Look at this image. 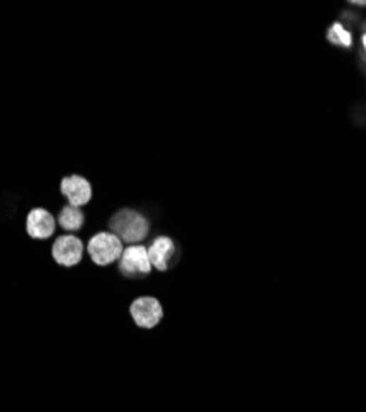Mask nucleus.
I'll list each match as a JSON object with an SVG mask.
<instances>
[{
    "label": "nucleus",
    "instance_id": "f257e3e1",
    "mask_svg": "<svg viewBox=\"0 0 366 412\" xmlns=\"http://www.w3.org/2000/svg\"><path fill=\"white\" fill-rule=\"evenodd\" d=\"M109 228L112 230V235H116L122 242H141L148 235V221L141 213L134 210H122L112 216L109 221Z\"/></svg>",
    "mask_w": 366,
    "mask_h": 412
},
{
    "label": "nucleus",
    "instance_id": "f03ea898",
    "mask_svg": "<svg viewBox=\"0 0 366 412\" xmlns=\"http://www.w3.org/2000/svg\"><path fill=\"white\" fill-rule=\"evenodd\" d=\"M122 241L112 233H98L88 242V252L98 266H107L122 256Z\"/></svg>",
    "mask_w": 366,
    "mask_h": 412
},
{
    "label": "nucleus",
    "instance_id": "7ed1b4c3",
    "mask_svg": "<svg viewBox=\"0 0 366 412\" xmlns=\"http://www.w3.org/2000/svg\"><path fill=\"white\" fill-rule=\"evenodd\" d=\"M119 269L127 277H142L152 271L148 252L141 245H131L122 251Z\"/></svg>",
    "mask_w": 366,
    "mask_h": 412
},
{
    "label": "nucleus",
    "instance_id": "20e7f679",
    "mask_svg": "<svg viewBox=\"0 0 366 412\" xmlns=\"http://www.w3.org/2000/svg\"><path fill=\"white\" fill-rule=\"evenodd\" d=\"M131 315L134 322L142 329H153L162 320L163 310L160 302L153 297H141L132 302Z\"/></svg>",
    "mask_w": 366,
    "mask_h": 412
},
{
    "label": "nucleus",
    "instance_id": "39448f33",
    "mask_svg": "<svg viewBox=\"0 0 366 412\" xmlns=\"http://www.w3.org/2000/svg\"><path fill=\"white\" fill-rule=\"evenodd\" d=\"M84 246L81 240L74 236H61L54 241L53 245V257L58 264L64 267H73L76 266L83 257Z\"/></svg>",
    "mask_w": 366,
    "mask_h": 412
},
{
    "label": "nucleus",
    "instance_id": "423d86ee",
    "mask_svg": "<svg viewBox=\"0 0 366 412\" xmlns=\"http://www.w3.org/2000/svg\"><path fill=\"white\" fill-rule=\"evenodd\" d=\"M59 188H61V193L68 198L69 205L71 206L79 208L91 201V196H93L91 183H89L86 178H83L79 175L64 177Z\"/></svg>",
    "mask_w": 366,
    "mask_h": 412
},
{
    "label": "nucleus",
    "instance_id": "0eeeda50",
    "mask_svg": "<svg viewBox=\"0 0 366 412\" xmlns=\"http://www.w3.org/2000/svg\"><path fill=\"white\" fill-rule=\"evenodd\" d=\"M27 233L35 240H48L54 233V218L43 208H35L27 216Z\"/></svg>",
    "mask_w": 366,
    "mask_h": 412
},
{
    "label": "nucleus",
    "instance_id": "6e6552de",
    "mask_svg": "<svg viewBox=\"0 0 366 412\" xmlns=\"http://www.w3.org/2000/svg\"><path fill=\"white\" fill-rule=\"evenodd\" d=\"M147 252L152 267H155L158 271H167L173 256H175V242L170 237L160 236L152 242V246L148 247Z\"/></svg>",
    "mask_w": 366,
    "mask_h": 412
},
{
    "label": "nucleus",
    "instance_id": "1a4fd4ad",
    "mask_svg": "<svg viewBox=\"0 0 366 412\" xmlns=\"http://www.w3.org/2000/svg\"><path fill=\"white\" fill-rule=\"evenodd\" d=\"M58 223L63 230L66 231H78L81 230V226L84 225V213L79 210L78 206H64L61 211H59Z\"/></svg>",
    "mask_w": 366,
    "mask_h": 412
},
{
    "label": "nucleus",
    "instance_id": "9d476101",
    "mask_svg": "<svg viewBox=\"0 0 366 412\" xmlns=\"http://www.w3.org/2000/svg\"><path fill=\"white\" fill-rule=\"evenodd\" d=\"M326 38H329L330 43L333 45H338V47H346L350 48L351 47V35L348 30H346L341 23H333L329 30V33H326Z\"/></svg>",
    "mask_w": 366,
    "mask_h": 412
},
{
    "label": "nucleus",
    "instance_id": "9b49d317",
    "mask_svg": "<svg viewBox=\"0 0 366 412\" xmlns=\"http://www.w3.org/2000/svg\"><path fill=\"white\" fill-rule=\"evenodd\" d=\"M363 45H365V49H366V33L363 35Z\"/></svg>",
    "mask_w": 366,
    "mask_h": 412
},
{
    "label": "nucleus",
    "instance_id": "f8f14e48",
    "mask_svg": "<svg viewBox=\"0 0 366 412\" xmlns=\"http://www.w3.org/2000/svg\"><path fill=\"white\" fill-rule=\"evenodd\" d=\"M355 5H366V2H353Z\"/></svg>",
    "mask_w": 366,
    "mask_h": 412
},
{
    "label": "nucleus",
    "instance_id": "ddd939ff",
    "mask_svg": "<svg viewBox=\"0 0 366 412\" xmlns=\"http://www.w3.org/2000/svg\"><path fill=\"white\" fill-rule=\"evenodd\" d=\"M365 30H366V23H365Z\"/></svg>",
    "mask_w": 366,
    "mask_h": 412
}]
</instances>
